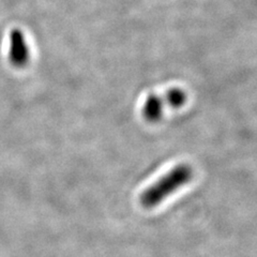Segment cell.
Masks as SVG:
<instances>
[{"label":"cell","instance_id":"6da1fadb","mask_svg":"<svg viewBox=\"0 0 257 257\" xmlns=\"http://www.w3.org/2000/svg\"><path fill=\"white\" fill-rule=\"evenodd\" d=\"M193 177V171L189 165L181 164L167 173L164 177L143 192L141 203L145 208H154L173 194L181 187L189 183Z\"/></svg>","mask_w":257,"mask_h":257},{"label":"cell","instance_id":"7a4b0ae2","mask_svg":"<svg viewBox=\"0 0 257 257\" xmlns=\"http://www.w3.org/2000/svg\"><path fill=\"white\" fill-rule=\"evenodd\" d=\"M10 41V61L14 67L22 68L25 66L29 59V50L23 32L19 29L12 30Z\"/></svg>","mask_w":257,"mask_h":257},{"label":"cell","instance_id":"3957f363","mask_svg":"<svg viewBox=\"0 0 257 257\" xmlns=\"http://www.w3.org/2000/svg\"><path fill=\"white\" fill-rule=\"evenodd\" d=\"M143 115L150 122H157L163 115V101L156 94H150L143 107Z\"/></svg>","mask_w":257,"mask_h":257},{"label":"cell","instance_id":"277c9868","mask_svg":"<svg viewBox=\"0 0 257 257\" xmlns=\"http://www.w3.org/2000/svg\"><path fill=\"white\" fill-rule=\"evenodd\" d=\"M187 95L181 89L178 88H174V89L170 90L166 94V101L167 104L172 107L178 108L181 107L184 103H186Z\"/></svg>","mask_w":257,"mask_h":257}]
</instances>
